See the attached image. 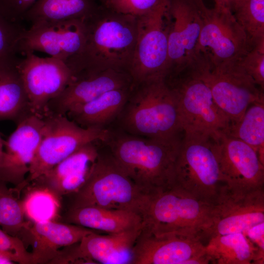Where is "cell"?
Here are the masks:
<instances>
[{
  "instance_id": "1",
  "label": "cell",
  "mask_w": 264,
  "mask_h": 264,
  "mask_svg": "<svg viewBox=\"0 0 264 264\" xmlns=\"http://www.w3.org/2000/svg\"><path fill=\"white\" fill-rule=\"evenodd\" d=\"M179 135L149 138L109 130L105 141L114 159L140 190L149 196L174 185L181 146Z\"/></svg>"
},
{
  "instance_id": "2",
  "label": "cell",
  "mask_w": 264,
  "mask_h": 264,
  "mask_svg": "<svg viewBox=\"0 0 264 264\" xmlns=\"http://www.w3.org/2000/svg\"><path fill=\"white\" fill-rule=\"evenodd\" d=\"M83 49L66 64L73 74L85 70L128 71L137 37V17L113 10L103 4L84 20Z\"/></svg>"
},
{
  "instance_id": "3",
  "label": "cell",
  "mask_w": 264,
  "mask_h": 264,
  "mask_svg": "<svg viewBox=\"0 0 264 264\" xmlns=\"http://www.w3.org/2000/svg\"><path fill=\"white\" fill-rule=\"evenodd\" d=\"M132 88L118 116L123 131L149 138H169L183 132L177 99L165 78Z\"/></svg>"
},
{
  "instance_id": "4",
  "label": "cell",
  "mask_w": 264,
  "mask_h": 264,
  "mask_svg": "<svg viewBox=\"0 0 264 264\" xmlns=\"http://www.w3.org/2000/svg\"><path fill=\"white\" fill-rule=\"evenodd\" d=\"M212 207L173 185L148 197L142 232L157 237L198 238L209 224Z\"/></svg>"
},
{
  "instance_id": "5",
  "label": "cell",
  "mask_w": 264,
  "mask_h": 264,
  "mask_svg": "<svg viewBox=\"0 0 264 264\" xmlns=\"http://www.w3.org/2000/svg\"><path fill=\"white\" fill-rule=\"evenodd\" d=\"M73 195L71 207L94 206L131 211L141 216L148 199L110 152L104 154L99 151L87 179Z\"/></svg>"
},
{
  "instance_id": "6",
  "label": "cell",
  "mask_w": 264,
  "mask_h": 264,
  "mask_svg": "<svg viewBox=\"0 0 264 264\" xmlns=\"http://www.w3.org/2000/svg\"><path fill=\"white\" fill-rule=\"evenodd\" d=\"M223 185L211 133L184 132L174 185L213 204Z\"/></svg>"
},
{
  "instance_id": "7",
  "label": "cell",
  "mask_w": 264,
  "mask_h": 264,
  "mask_svg": "<svg viewBox=\"0 0 264 264\" xmlns=\"http://www.w3.org/2000/svg\"><path fill=\"white\" fill-rule=\"evenodd\" d=\"M165 80L177 99L183 132L227 131L230 120L217 105L209 88L192 64L170 73Z\"/></svg>"
},
{
  "instance_id": "8",
  "label": "cell",
  "mask_w": 264,
  "mask_h": 264,
  "mask_svg": "<svg viewBox=\"0 0 264 264\" xmlns=\"http://www.w3.org/2000/svg\"><path fill=\"white\" fill-rule=\"evenodd\" d=\"M239 61L214 65L198 55L192 65L209 88L214 100L230 125L238 122L252 104L264 102V90Z\"/></svg>"
},
{
  "instance_id": "9",
  "label": "cell",
  "mask_w": 264,
  "mask_h": 264,
  "mask_svg": "<svg viewBox=\"0 0 264 264\" xmlns=\"http://www.w3.org/2000/svg\"><path fill=\"white\" fill-rule=\"evenodd\" d=\"M43 118L40 141L25 179L27 184L85 145L105 142L108 136L109 129L84 128L66 115L48 114Z\"/></svg>"
},
{
  "instance_id": "10",
  "label": "cell",
  "mask_w": 264,
  "mask_h": 264,
  "mask_svg": "<svg viewBox=\"0 0 264 264\" xmlns=\"http://www.w3.org/2000/svg\"><path fill=\"white\" fill-rule=\"evenodd\" d=\"M170 0L137 17V37L129 69L133 86L168 74Z\"/></svg>"
},
{
  "instance_id": "11",
  "label": "cell",
  "mask_w": 264,
  "mask_h": 264,
  "mask_svg": "<svg viewBox=\"0 0 264 264\" xmlns=\"http://www.w3.org/2000/svg\"><path fill=\"white\" fill-rule=\"evenodd\" d=\"M201 28L198 56L211 64L239 61L251 49L247 36L231 10L225 7L208 8L198 0Z\"/></svg>"
},
{
  "instance_id": "12",
  "label": "cell",
  "mask_w": 264,
  "mask_h": 264,
  "mask_svg": "<svg viewBox=\"0 0 264 264\" xmlns=\"http://www.w3.org/2000/svg\"><path fill=\"white\" fill-rule=\"evenodd\" d=\"M264 222V189L234 191L223 185L213 204L209 224L198 235L205 245L217 235L245 233Z\"/></svg>"
},
{
  "instance_id": "13",
  "label": "cell",
  "mask_w": 264,
  "mask_h": 264,
  "mask_svg": "<svg viewBox=\"0 0 264 264\" xmlns=\"http://www.w3.org/2000/svg\"><path fill=\"white\" fill-rule=\"evenodd\" d=\"M211 137L223 185L242 192L264 189V164L251 147L222 132Z\"/></svg>"
},
{
  "instance_id": "14",
  "label": "cell",
  "mask_w": 264,
  "mask_h": 264,
  "mask_svg": "<svg viewBox=\"0 0 264 264\" xmlns=\"http://www.w3.org/2000/svg\"><path fill=\"white\" fill-rule=\"evenodd\" d=\"M17 67L27 97L31 114L42 118L47 111L48 103L60 95L71 81L72 73L63 61L50 57L42 58L33 52L23 54Z\"/></svg>"
},
{
  "instance_id": "15",
  "label": "cell",
  "mask_w": 264,
  "mask_h": 264,
  "mask_svg": "<svg viewBox=\"0 0 264 264\" xmlns=\"http://www.w3.org/2000/svg\"><path fill=\"white\" fill-rule=\"evenodd\" d=\"M84 20L32 24L23 31L19 46L22 54L40 51L65 63L82 52L85 43Z\"/></svg>"
},
{
  "instance_id": "16",
  "label": "cell",
  "mask_w": 264,
  "mask_h": 264,
  "mask_svg": "<svg viewBox=\"0 0 264 264\" xmlns=\"http://www.w3.org/2000/svg\"><path fill=\"white\" fill-rule=\"evenodd\" d=\"M142 229L107 235L93 231L61 251L55 264H131L132 249Z\"/></svg>"
},
{
  "instance_id": "17",
  "label": "cell",
  "mask_w": 264,
  "mask_h": 264,
  "mask_svg": "<svg viewBox=\"0 0 264 264\" xmlns=\"http://www.w3.org/2000/svg\"><path fill=\"white\" fill-rule=\"evenodd\" d=\"M132 87L128 71L110 68L82 70L73 75L63 91L48 103L46 115H66L68 112L107 91Z\"/></svg>"
},
{
  "instance_id": "18",
  "label": "cell",
  "mask_w": 264,
  "mask_h": 264,
  "mask_svg": "<svg viewBox=\"0 0 264 264\" xmlns=\"http://www.w3.org/2000/svg\"><path fill=\"white\" fill-rule=\"evenodd\" d=\"M198 0H170L168 74L184 68L198 57L202 24Z\"/></svg>"
},
{
  "instance_id": "19",
  "label": "cell",
  "mask_w": 264,
  "mask_h": 264,
  "mask_svg": "<svg viewBox=\"0 0 264 264\" xmlns=\"http://www.w3.org/2000/svg\"><path fill=\"white\" fill-rule=\"evenodd\" d=\"M43 124V118L33 114L17 124L15 130L4 141L0 181L16 186L26 184L25 176L39 145Z\"/></svg>"
},
{
  "instance_id": "20",
  "label": "cell",
  "mask_w": 264,
  "mask_h": 264,
  "mask_svg": "<svg viewBox=\"0 0 264 264\" xmlns=\"http://www.w3.org/2000/svg\"><path fill=\"white\" fill-rule=\"evenodd\" d=\"M206 253L198 237H157L141 231L132 249L131 264H184Z\"/></svg>"
},
{
  "instance_id": "21",
  "label": "cell",
  "mask_w": 264,
  "mask_h": 264,
  "mask_svg": "<svg viewBox=\"0 0 264 264\" xmlns=\"http://www.w3.org/2000/svg\"><path fill=\"white\" fill-rule=\"evenodd\" d=\"M94 143L80 148L32 182L46 186L61 196L76 193L87 179L98 155Z\"/></svg>"
},
{
  "instance_id": "22",
  "label": "cell",
  "mask_w": 264,
  "mask_h": 264,
  "mask_svg": "<svg viewBox=\"0 0 264 264\" xmlns=\"http://www.w3.org/2000/svg\"><path fill=\"white\" fill-rule=\"evenodd\" d=\"M93 230L73 224L51 221L32 224L28 232L34 242L32 264H52L59 248L79 242Z\"/></svg>"
},
{
  "instance_id": "23",
  "label": "cell",
  "mask_w": 264,
  "mask_h": 264,
  "mask_svg": "<svg viewBox=\"0 0 264 264\" xmlns=\"http://www.w3.org/2000/svg\"><path fill=\"white\" fill-rule=\"evenodd\" d=\"M66 221L91 230L116 233L142 227V216L134 212L94 206L71 207Z\"/></svg>"
},
{
  "instance_id": "24",
  "label": "cell",
  "mask_w": 264,
  "mask_h": 264,
  "mask_svg": "<svg viewBox=\"0 0 264 264\" xmlns=\"http://www.w3.org/2000/svg\"><path fill=\"white\" fill-rule=\"evenodd\" d=\"M132 87L107 91L68 112L66 115L84 128H105V126L119 116Z\"/></svg>"
},
{
  "instance_id": "25",
  "label": "cell",
  "mask_w": 264,
  "mask_h": 264,
  "mask_svg": "<svg viewBox=\"0 0 264 264\" xmlns=\"http://www.w3.org/2000/svg\"><path fill=\"white\" fill-rule=\"evenodd\" d=\"M205 246L210 264H264V252L242 233L215 236L209 239Z\"/></svg>"
},
{
  "instance_id": "26",
  "label": "cell",
  "mask_w": 264,
  "mask_h": 264,
  "mask_svg": "<svg viewBox=\"0 0 264 264\" xmlns=\"http://www.w3.org/2000/svg\"><path fill=\"white\" fill-rule=\"evenodd\" d=\"M19 59L0 61V121L16 124L31 114L17 67Z\"/></svg>"
},
{
  "instance_id": "27",
  "label": "cell",
  "mask_w": 264,
  "mask_h": 264,
  "mask_svg": "<svg viewBox=\"0 0 264 264\" xmlns=\"http://www.w3.org/2000/svg\"><path fill=\"white\" fill-rule=\"evenodd\" d=\"M98 6L93 0H37L24 17L32 24L87 18Z\"/></svg>"
},
{
  "instance_id": "28",
  "label": "cell",
  "mask_w": 264,
  "mask_h": 264,
  "mask_svg": "<svg viewBox=\"0 0 264 264\" xmlns=\"http://www.w3.org/2000/svg\"><path fill=\"white\" fill-rule=\"evenodd\" d=\"M32 183L21 199L25 218L32 224L58 221L61 196L46 186Z\"/></svg>"
},
{
  "instance_id": "29",
  "label": "cell",
  "mask_w": 264,
  "mask_h": 264,
  "mask_svg": "<svg viewBox=\"0 0 264 264\" xmlns=\"http://www.w3.org/2000/svg\"><path fill=\"white\" fill-rule=\"evenodd\" d=\"M224 132L251 147L264 164V102L251 104L240 120Z\"/></svg>"
},
{
  "instance_id": "30",
  "label": "cell",
  "mask_w": 264,
  "mask_h": 264,
  "mask_svg": "<svg viewBox=\"0 0 264 264\" xmlns=\"http://www.w3.org/2000/svg\"><path fill=\"white\" fill-rule=\"evenodd\" d=\"M22 185L8 188L0 181V226L8 234L18 237L22 231H28L32 223L25 220L20 193Z\"/></svg>"
},
{
  "instance_id": "31",
  "label": "cell",
  "mask_w": 264,
  "mask_h": 264,
  "mask_svg": "<svg viewBox=\"0 0 264 264\" xmlns=\"http://www.w3.org/2000/svg\"><path fill=\"white\" fill-rule=\"evenodd\" d=\"M231 11L251 48L264 43V0H236Z\"/></svg>"
},
{
  "instance_id": "32",
  "label": "cell",
  "mask_w": 264,
  "mask_h": 264,
  "mask_svg": "<svg viewBox=\"0 0 264 264\" xmlns=\"http://www.w3.org/2000/svg\"><path fill=\"white\" fill-rule=\"evenodd\" d=\"M25 29L18 22L7 19L0 14V61L18 59L16 54Z\"/></svg>"
},
{
  "instance_id": "33",
  "label": "cell",
  "mask_w": 264,
  "mask_h": 264,
  "mask_svg": "<svg viewBox=\"0 0 264 264\" xmlns=\"http://www.w3.org/2000/svg\"><path fill=\"white\" fill-rule=\"evenodd\" d=\"M239 62L245 71L264 90V43L253 46L241 58Z\"/></svg>"
},
{
  "instance_id": "34",
  "label": "cell",
  "mask_w": 264,
  "mask_h": 264,
  "mask_svg": "<svg viewBox=\"0 0 264 264\" xmlns=\"http://www.w3.org/2000/svg\"><path fill=\"white\" fill-rule=\"evenodd\" d=\"M168 0H107L104 4L119 13L139 17Z\"/></svg>"
},
{
  "instance_id": "35",
  "label": "cell",
  "mask_w": 264,
  "mask_h": 264,
  "mask_svg": "<svg viewBox=\"0 0 264 264\" xmlns=\"http://www.w3.org/2000/svg\"><path fill=\"white\" fill-rule=\"evenodd\" d=\"M0 251L7 254L14 262L32 264V253L28 252L18 237L11 235L0 229Z\"/></svg>"
},
{
  "instance_id": "36",
  "label": "cell",
  "mask_w": 264,
  "mask_h": 264,
  "mask_svg": "<svg viewBox=\"0 0 264 264\" xmlns=\"http://www.w3.org/2000/svg\"><path fill=\"white\" fill-rule=\"evenodd\" d=\"M37 0H0V14L9 21L18 22Z\"/></svg>"
},
{
  "instance_id": "37",
  "label": "cell",
  "mask_w": 264,
  "mask_h": 264,
  "mask_svg": "<svg viewBox=\"0 0 264 264\" xmlns=\"http://www.w3.org/2000/svg\"><path fill=\"white\" fill-rule=\"evenodd\" d=\"M243 234L255 246L264 252V222L251 227Z\"/></svg>"
},
{
  "instance_id": "38",
  "label": "cell",
  "mask_w": 264,
  "mask_h": 264,
  "mask_svg": "<svg viewBox=\"0 0 264 264\" xmlns=\"http://www.w3.org/2000/svg\"><path fill=\"white\" fill-rule=\"evenodd\" d=\"M236 0H214L215 6L225 7L231 10Z\"/></svg>"
},
{
  "instance_id": "39",
  "label": "cell",
  "mask_w": 264,
  "mask_h": 264,
  "mask_svg": "<svg viewBox=\"0 0 264 264\" xmlns=\"http://www.w3.org/2000/svg\"><path fill=\"white\" fill-rule=\"evenodd\" d=\"M4 141L2 140L0 136V153L3 152V148L4 147Z\"/></svg>"
},
{
  "instance_id": "40",
  "label": "cell",
  "mask_w": 264,
  "mask_h": 264,
  "mask_svg": "<svg viewBox=\"0 0 264 264\" xmlns=\"http://www.w3.org/2000/svg\"><path fill=\"white\" fill-rule=\"evenodd\" d=\"M3 153H4V151L2 153H0V166L1 165L3 157Z\"/></svg>"
},
{
  "instance_id": "41",
  "label": "cell",
  "mask_w": 264,
  "mask_h": 264,
  "mask_svg": "<svg viewBox=\"0 0 264 264\" xmlns=\"http://www.w3.org/2000/svg\"><path fill=\"white\" fill-rule=\"evenodd\" d=\"M100 0L103 3V4H104L107 0Z\"/></svg>"
}]
</instances>
